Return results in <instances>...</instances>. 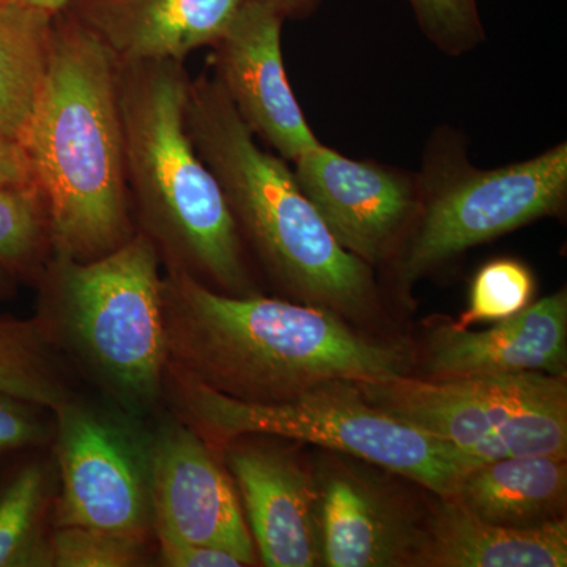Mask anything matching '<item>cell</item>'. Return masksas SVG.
Segmentation results:
<instances>
[{"label":"cell","instance_id":"obj_15","mask_svg":"<svg viewBox=\"0 0 567 567\" xmlns=\"http://www.w3.org/2000/svg\"><path fill=\"white\" fill-rule=\"evenodd\" d=\"M566 290L528 305L486 331L436 328L429 339L431 380L527 374L565 375Z\"/></svg>","mask_w":567,"mask_h":567},{"label":"cell","instance_id":"obj_1","mask_svg":"<svg viewBox=\"0 0 567 567\" xmlns=\"http://www.w3.org/2000/svg\"><path fill=\"white\" fill-rule=\"evenodd\" d=\"M167 368L245 402H284L330 380L410 375L401 346L354 331L309 303L229 295L167 268L163 276Z\"/></svg>","mask_w":567,"mask_h":567},{"label":"cell","instance_id":"obj_32","mask_svg":"<svg viewBox=\"0 0 567 567\" xmlns=\"http://www.w3.org/2000/svg\"><path fill=\"white\" fill-rule=\"evenodd\" d=\"M9 2V0H0V3Z\"/></svg>","mask_w":567,"mask_h":567},{"label":"cell","instance_id":"obj_13","mask_svg":"<svg viewBox=\"0 0 567 567\" xmlns=\"http://www.w3.org/2000/svg\"><path fill=\"white\" fill-rule=\"evenodd\" d=\"M544 375L527 372L453 380L399 375L358 386L375 409L450 442L472 457L477 445L502 431Z\"/></svg>","mask_w":567,"mask_h":567},{"label":"cell","instance_id":"obj_22","mask_svg":"<svg viewBox=\"0 0 567 567\" xmlns=\"http://www.w3.org/2000/svg\"><path fill=\"white\" fill-rule=\"evenodd\" d=\"M51 256L50 210L37 183L0 186V268L39 278Z\"/></svg>","mask_w":567,"mask_h":567},{"label":"cell","instance_id":"obj_5","mask_svg":"<svg viewBox=\"0 0 567 567\" xmlns=\"http://www.w3.org/2000/svg\"><path fill=\"white\" fill-rule=\"evenodd\" d=\"M158 248L134 234L99 259L51 256L39 275L40 315L123 412L144 415L159 401L167 368Z\"/></svg>","mask_w":567,"mask_h":567},{"label":"cell","instance_id":"obj_3","mask_svg":"<svg viewBox=\"0 0 567 567\" xmlns=\"http://www.w3.org/2000/svg\"><path fill=\"white\" fill-rule=\"evenodd\" d=\"M126 182L142 226L167 259L219 292L254 295L244 238L186 130L183 62H118Z\"/></svg>","mask_w":567,"mask_h":567},{"label":"cell","instance_id":"obj_11","mask_svg":"<svg viewBox=\"0 0 567 567\" xmlns=\"http://www.w3.org/2000/svg\"><path fill=\"white\" fill-rule=\"evenodd\" d=\"M286 18L275 0H251L212 44L215 80L254 136L286 162L320 144L284 66Z\"/></svg>","mask_w":567,"mask_h":567},{"label":"cell","instance_id":"obj_10","mask_svg":"<svg viewBox=\"0 0 567 567\" xmlns=\"http://www.w3.org/2000/svg\"><path fill=\"white\" fill-rule=\"evenodd\" d=\"M216 456L183 417L159 425L152 436L153 532L167 543L226 548L252 566L251 533Z\"/></svg>","mask_w":567,"mask_h":567},{"label":"cell","instance_id":"obj_12","mask_svg":"<svg viewBox=\"0 0 567 567\" xmlns=\"http://www.w3.org/2000/svg\"><path fill=\"white\" fill-rule=\"evenodd\" d=\"M248 517L249 533L268 567L320 565L317 481L289 451L233 440L223 447Z\"/></svg>","mask_w":567,"mask_h":567},{"label":"cell","instance_id":"obj_23","mask_svg":"<svg viewBox=\"0 0 567 567\" xmlns=\"http://www.w3.org/2000/svg\"><path fill=\"white\" fill-rule=\"evenodd\" d=\"M536 279L520 260L502 257L480 268L470 287L468 306L457 322L456 330H468L477 322H499L532 305Z\"/></svg>","mask_w":567,"mask_h":567},{"label":"cell","instance_id":"obj_28","mask_svg":"<svg viewBox=\"0 0 567 567\" xmlns=\"http://www.w3.org/2000/svg\"><path fill=\"white\" fill-rule=\"evenodd\" d=\"M35 183L21 142L0 134V186Z\"/></svg>","mask_w":567,"mask_h":567},{"label":"cell","instance_id":"obj_24","mask_svg":"<svg viewBox=\"0 0 567 567\" xmlns=\"http://www.w3.org/2000/svg\"><path fill=\"white\" fill-rule=\"evenodd\" d=\"M417 28L432 47L447 55L462 58L486 43L477 0H406Z\"/></svg>","mask_w":567,"mask_h":567},{"label":"cell","instance_id":"obj_29","mask_svg":"<svg viewBox=\"0 0 567 567\" xmlns=\"http://www.w3.org/2000/svg\"><path fill=\"white\" fill-rule=\"evenodd\" d=\"M286 21H305L315 17L323 0H275Z\"/></svg>","mask_w":567,"mask_h":567},{"label":"cell","instance_id":"obj_4","mask_svg":"<svg viewBox=\"0 0 567 567\" xmlns=\"http://www.w3.org/2000/svg\"><path fill=\"white\" fill-rule=\"evenodd\" d=\"M186 130L221 186L241 238L303 303L361 316L375 303L372 267L338 244L293 171L264 151L215 78L189 82Z\"/></svg>","mask_w":567,"mask_h":567},{"label":"cell","instance_id":"obj_7","mask_svg":"<svg viewBox=\"0 0 567 567\" xmlns=\"http://www.w3.org/2000/svg\"><path fill=\"white\" fill-rule=\"evenodd\" d=\"M416 174L415 219L391 260L406 289L468 249L561 215L567 204L566 142L525 162L480 169L470 162L464 133L439 126Z\"/></svg>","mask_w":567,"mask_h":567},{"label":"cell","instance_id":"obj_16","mask_svg":"<svg viewBox=\"0 0 567 567\" xmlns=\"http://www.w3.org/2000/svg\"><path fill=\"white\" fill-rule=\"evenodd\" d=\"M251 0H71L117 62L178 61L210 48Z\"/></svg>","mask_w":567,"mask_h":567},{"label":"cell","instance_id":"obj_26","mask_svg":"<svg viewBox=\"0 0 567 567\" xmlns=\"http://www.w3.org/2000/svg\"><path fill=\"white\" fill-rule=\"evenodd\" d=\"M41 410L48 409L0 393V458L50 440L51 425Z\"/></svg>","mask_w":567,"mask_h":567},{"label":"cell","instance_id":"obj_18","mask_svg":"<svg viewBox=\"0 0 567 567\" xmlns=\"http://www.w3.org/2000/svg\"><path fill=\"white\" fill-rule=\"evenodd\" d=\"M491 524L533 528L561 520L567 503L566 457H503L473 466L453 496Z\"/></svg>","mask_w":567,"mask_h":567},{"label":"cell","instance_id":"obj_31","mask_svg":"<svg viewBox=\"0 0 567 567\" xmlns=\"http://www.w3.org/2000/svg\"><path fill=\"white\" fill-rule=\"evenodd\" d=\"M11 286H13V276L7 274L3 268H0V298H3L7 293H10Z\"/></svg>","mask_w":567,"mask_h":567},{"label":"cell","instance_id":"obj_2","mask_svg":"<svg viewBox=\"0 0 567 567\" xmlns=\"http://www.w3.org/2000/svg\"><path fill=\"white\" fill-rule=\"evenodd\" d=\"M118 62L70 11L52 18L50 61L21 145L48 204L52 256L99 259L133 237Z\"/></svg>","mask_w":567,"mask_h":567},{"label":"cell","instance_id":"obj_14","mask_svg":"<svg viewBox=\"0 0 567 567\" xmlns=\"http://www.w3.org/2000/svg\"><path fill=\"white\" fill-rule=\"evenodd\" d=\"M320 565L413 566L423 525L374 477L330 464L317 480Z\"/></svg>","mask_w":567,"mask_h":567},{"label":"cell","instance_id":"obj_27","mask_svg":"<svg viewBox=\"0 0 567 567\" xmlns=\"http://www.w3.org/2000/svg\"><path fill=\"white\" fill-rule=\"evenodd\" d=\"M159 559L167 567H241V561L226 548L205 544H177L159 540Z\"/></svg>","mask_w":567,"mask_h":567},{"label":"cell","instance_id":"obj_6","mask_svg":"<svg viewBox=\"0 0 567 567\" xmlns=\"http://www.w3.org/2000/svg\"><path fill=\"white\" fill-rule=\"evenodd\" d=\"M183 420L221 453L235 439L276 435L339 451L415 481L439 498H453L480 465L464 451L375 409L357 382L330 380L271 404L245 402L166 368Z\"/></svg>","mask_w":567,"mask_h":567},{"label":"cell","instance_id":"obj_17","mask_svg":"<svg viewBox=\"0 0 567 567\" xmlns=\"http://www.w3.org/2000/svg\"><path fill=\"white\" fill-rule=\"evenodd\" d=\"M566 518L533 528L503 527L470 513L456 498H440L423 524L413 566L565 567Z\"/></svg>","mask_w":567,"mask_h":567},{"label":"cell","instance_id":"obj_21","mask_svg":"<svg viewBox=\"0 0 567 567\" xmlns=\"http://www.w3.org/2000/svg\"><path fill=\"white\" fill-rule=\"evenodd\" d=\"M54 346L39 317L0 316V393L51 412L70 401Z\"/></svg>","mask_w":567,"mask_h":567},{"label":"cell","instance_id":"obj_30","mask_svg":"<svg viewBox=\"0 0 567 567\" xmlns=\"http://www.w3.org/2000/svg\"><path fill=\"white\" fill-rule=\"evenodd\" d=\"M14 2L25 3V6L39 7V9L51 11V13H58V11L65 9L71 0H14Z\"/></svg>","mask_w":567,"mask_h":567},{"label":"cell","instance_id":"obj_20","mask_svg":"<svg viewBox=\"0 0 567 567\" xmlns=\"http://www.w3.org/2000/svg\"><path fill=\"white\" fill-rule=\"evenodd\" d=\"M51 502V472L25 462L0 475V567L51 566L44 520Z\"/></svg>","mask_w":567,"mask_h":567},{"label":"cell","instance_id":"obj_19","mask_svg":"<svg viewBox=\"0 0 567 567\" xmlns=\"http://www.w3.org/2000/svg\"><path fill=\"white\" fill-rule=\"evenodd\" d=\"M51 11L0 3V134L21 140L39 100L51 50Z\"/></svg>","mask_w":567,"mask_h":567},{"label":"cell","instance_id":"obj_8","mask_svg":"<svg viewBox=\"0 0 567 567\" xmlns=\"http://www.w3.org/2000/svg\"><path fill=\"white\" fill-rule=\"evenodd\" d=\"M54 415L61 475L55 527L145 539L153 529L152 436L130 413L107 412L73 398Z\"/></svg>","mask_w":567,"mask_h":567},{"label":"cell","instance_id":"obj_9","mask_svg":"<svg viewBox=\"0 0 567 567\" xmlns=\"http://www.w3.org/2000/svg\"><path fill=\"white\" fill-rule=\"evenodd\" d=\"M293 174L338 244L369 267L391 262L417 210V174L347 158L322 142L301 153Z\"/></svg>","mask_w":567,"mask_h":567},{"label":"cell","instance_id":"obj_25","mask_svg":"<svg viewBox=\"0 0 567 567\" xmlns=\"http://www.w3.org/2000/svg\"><path fill=\"white\" fill-rule=\"evenodd\" d=\"M145 539L103 529L55 527L48 537L55 567H130L140 565Z\"/></svg>","mask_w":567,"mask_h":567}]
</instances>
